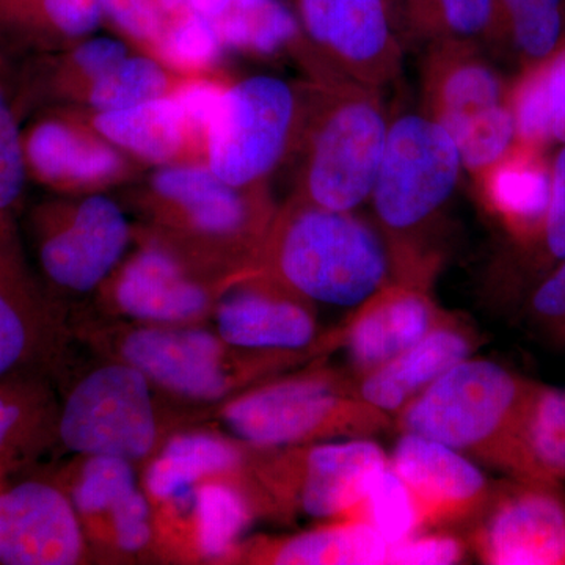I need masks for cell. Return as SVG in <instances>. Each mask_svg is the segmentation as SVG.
I'll return each instance as SVG.
<instances>
[{
  "label": "cell",
  "instance_id": "cell-1",
  "mask_svg": "<svg viewBox=\"0 0 565 565\" xmlns=\"http://www.w3.org/2000/svg\"><path fill=\"white\" fill-rule=\"evenodd\" d=\"M539 388L503 364L468 356L394 416V426L440 441L508 478L545 482L527 446Z\"/></svg>",
  "mask_w": 565,
  "mask_h": 565
},
{
  "label": "cell",
  "instance_id": "cell-2",
  "mask_svg": "<svg viewBox=\"0 0 565 565\" xmlns=\"http://www.w3.org/2000/svg\"><path fill=\"white\" fill-rule=\"evenodd\" d=\"M252 270L311 303L355 310L394 280L392 255L377 226L291 195L277 207Z\"/></svg>",
  "mask_w": 565,
  "mask_h": 565
},
{
  "label": "cell",
  "instance_id": "cell-3",
  "mask_svg": "<svg viewBox=\"0 0 565 565\" xmlns=\"http://www.w3.org/2000/svg\"><path fill=\"white\" fill-rule=\"evenodd\" d=\"M137 182V206L158 228L152 236L228 277L250 269L277 212L267 184L234 188L204 162L158 167Z\"/></svg>",
  "mask_w": 565,
  "mask_h": 565
},
{
  "label": "cell",
  "instance_id": "cell-4",
  "mask_svg": "<svg viewBox=\"0 0 565 565\" xmlns=\"http://www.w3.org/2000/svg\"><path fill=\"white\" fill-rule=\"evenodd\" d=\"M463 163L449 134L426 114L390 122L370 202L392 255L394 280L430 285L438 256L427 234L455 195Z\"/></svg>",
  "mask_w": 565,
  "mask_h": 565
},
{
  "label": "cell",
  "instance_id": "cell-5",
  "mask_svg": "<svg viewBox=\"0 0 565 565\" xmlns=\"http://www.w3.org/2000/svg\"><path fill=\"white\" fill-rule=\"evenodd\" d=\"M390 122L381 92L351 79L307 81L292 196L334 211L367 202Z\"/></svg>",
  "mask_w": 565,
  "mask_h": 565
},
{
  "label": "cell",
  "instance_id": "cell-6",
  "mask_svg": "<svg viewBox=\"0 0 565 565\" xmlns=\"http://www.w3.org/2000/svg\"><path fill=\"white\" fill-rule=\"evenodd\" d=\"M222 423L256 449L373 438L394 418L367 404L351 374L318 370L256 386L223 407Z\"/></svg>",
  "mask_w": 565,
  "mask_h": 565
},
{
  "label": "cell",
  "instance_id": "cell-7",
  "mask_svg": "<svg viewBox=\"0 0 565 565\" xmlns=\"http://www.w3.org/2000/svg\"><path fill=\"white\" fill-rule=\"evenodd\" d=\"M307 109V82L274 76L228 82L206 136V166L234 188L266 185L292 159Z\"/></svg>",
  "mask_w": 565,
  "mask_h": 565
},
{
  "label": "cell",
  "instance_id": "cell-8",
  "mask_svg": "<svg viewBox=\"0 0 565 565\" xmlns=\"http://www.w3.org/2000/svg\"><path fill=\"white\" fill-rule=\"evenodd\" d=\"M423 85L424 114L449 134L465 170L478 177L514 147L511 95L482 57L478 43L430 41Z\"/></svg>",
  "mask_w": 565,
  "mask_h": 565
},
{
  "label": "cell",
  "instance_id": "cell-9",
  "mask_svg": "<svg viewBox=\"0 0 565 565\" xmlns=\"http://www.w3.org/2000/svg\"><path fill=\"white\" fill-rule=\"evenodd\" d=\"M158 423L150 379L120 360L77 382L58 408L55 435L76 455L136 463L154 451Z\"/></svg>",
  "mask_w": 565,
  "mask_h": 565
},
{
  "label": "cell",
  "instance_id": "cell-10",
  "mask_svg": "<svg viewBox=\"0 0 565 565\" xmlns=\"http://www.w3.org/2000/svg\"><path fill=\"white\" fill-rule=\"evenodd\" d=\"M255 475L266 497L318 520H343L355 511L390 457L373 438L264 449Z\"/></svg>",
  "mask_w": 565,
  "mask_h": 565
},
{
  "label": "cell",
  "instance_id": "cell-11",
  "mask_svg": "<svg viewBox=\"0 0 565 565\" xmlns=\"http://www.w3.org/2000/svg\"><path fill=\"white\" fill-rule=\"evenodd\" d=\"M31 223L44 277L70 294L106 282L132 239L125 211L107 193L47 200L32 211Z\"/></svg>",
  "mask_w": 565,
  "mask_h": 565
},
{
  "label": "cell",
  "instance_id": "cell-12",
  "mask_svg": "<svg viewBox=\"0 0 565 565\" xmlns=\"http://www.w3.org/2000/svg\"><path fill=\"white\" fill-rule=\"evenodd\" d=\"M122 362L132 364L151 384L177 396L195 401H217L270 363L296 355L255 353L237 363L236 353L217 333L188 326L137 327L118 343Z\"/></svg>",
  "mask_w": 565,
  "mask_h": 565
},
{
  "label": "cell",
  "instance_id": "cell-13",
  "mask_svg": "<svg viewBox=\"0 0 565 565\" xmlns=\"http://www.w3.org/2000/svg\"><path fill=\"white\" fill-rule=\"evenodd\" d=\"M292 6L330 77L379 92L399 77L403 44L388 0H292Z\"/></svg>",
  "mask_w": 565,
  "mask_h": 565
},
{
  "label": "cell",
  "instance_id": "cell-14",
  "mask_svg": "<svg viewBox=\"0 0 565 565\" xmlns=\"http://www.w3.org/2000/svg\"><path fill=\"white\" fill-rule=\"evenodd\" d=\"M29 178L65 196L107 193L143 166L99 136L73 107H44L24 129Z\"/></svg>",
  "mask_w": 565,
  "mask_h": 565
},
{
  "label": "cell",
  "instance_id": "cell-15",
  "mask_svg": "<svg viewBox=\"0 0 565 565\" xmlns=\"http://www.w3.org/2000/svg\"><path fill=\"white\" fill-rule=\"evenodd\" d=\"M559 487L511 478L494 486L468 541L481 563L565 564V498Z\"/></svg>",
  "mask_w": 565,
  "mask_h": 565
},
{
  "label": "cell",
  "instance_id": "cell-16",
  "mask_svg": "<svg viewBox=\"0 0 565 565\" xmlns=\"http://www.w3.org/2000/svg\"><path fill=\"white\" fill-rule=\"evenodd\" d=\"M313 305L267 275L245 270L223 288L215 327L241 351L302 355L319 341Z\"/></svg>",
  "mask_w": 565,
  "mask_h": 565
},
{
  "label": "cell",
  "instance_id": "cell-17",
  "mask_svg": "<svg viewBox=\"0 0 565 565\" xmlns=\"http://www.w3.org/2000/svg\"><path fill=\"white\" fill-rule=\"evenodd\" d=\"M390 465L415 498L426 531L473 525L493 494L475 460L423 435L401 433Z\"/></svg>",
  "mask_w": 565,
  "mask_h": 565
},
{
  "label": "cell",
  "instance_id": "cell-18",
  "mask_svg": "<svg viewBox=\"0 0 565 565\" xmlns=\"http://www.w3.org/2000/svg\"><path fill=\"white\" fill-rule=\"evenodd\" d=\"M84 550L79 514L61 487L40 479L0 486V564L73 565Z\"/></svg>",
  "mask_w": 565,
  "mask_h": 565
},
{
  "label": "cell",
  "instance_id": "cell-19",
  "mask_svg": "<svg viewBox=\"0 0 565 565\" xmlns=\"http://www.w3.org/2000/svg\"><path fill=\"white\" fill-rule=\"evenodd\" d=\"M172 245L156 236L134 253L110 281L111 299L121 313L154 326H188L211 307V289Z\"/></svg>",
  "mask_w": 565,
  "mask_h": 565
},
{
  "label": "cell",
  "instance_id": "cell-20",
  "mask_svg": "<svg viewBox=\"0 0 565 565\" xmlns=\"http://www.w3.org/2000/svg\"><path fill=\"white\" fill-rule=\"evenodd\" d=\"M62 345V323L22 255L20 237L0 241V382L36 375Z\"/></svg>",
  "mask_w": 565,
  "mask_h": 565
},
{
  "label": "cell",
  "instance_id": "cell-21",
  "mask_svg": "<svg viewBox=\"0 0 565 565\" xmlns=\"http://www.w3.org/2000/svg\"><path fill=\"white\" fill-rule=\"evenodd\" d=\"M449 316L435 302L429 286L393 280L352 310L337 332V345L348 352L352 377H360L418 343Z\"/></svg>",
  "mask_w": 565,
  "mask_h": 565
},
{
  "label": "cell",
  "instance_id": "cell-22",
  "mask_svg": "<svg viewBox=\"0 0 565 565\" xmlns=\"http://www.w3.org/2000/svg\"><path fill=\"white\" fill-rule=\"evenodd\" d=\"M478 343V333L451 315L388 363L353 379V388L394 418L452 366L473 356Z\"/></svg>",
  "mask_w": 565,
  "mask_h": 565
},
{
  "label": "cell",
  "instance_id": "cell-23",
  "mask_svg": "<svg viewBox=\"0 0 565 565\" xmlns=\"http://www.w3.org/2000/svg\"><path fill=\"white\" fill-rule=\"evenodd\" d=\"M76 110L99 136L143 167L206 163V143L172 95L120 110Z\"/></svg>",
  "mask_w": 565,
  "mask_h": 565
},
{
  "label": "cell",
  "instance_id": "cell-24",
  "mask_svg": "<svg viewBox=\"0 0 565 565\" xmlns=\"http://www.w3.org/2000/svg\"><path fill=\"white\" fill-rule=\"evenodd\" d=\"M132 51L118 36L90 35L62 51L20 57L29 114L44 107L79 106L88 88Z\"/></svg>",
  "mask_w": 565,
  "mask_h": 565
},
{
  "label": "cell",
  "instance_id": "cell-25",
  "mask_svg": "<svg viewBox=\"0 0 565 565\" xmlns=\"http://www.w3.org/2000/svg\"><path fill=\"white\" fill-rule=\"evenodd\" d=\"M482 199L504 228L522 243L544 233L552 170L539 148L515 141L503 158L479 173Z\"/></svg>",
  "mask_w": 565,
  "mask_h": 565
},
{
  "label": "cell",
  "instance_id": "cell-26",
  "mask_svg": "<svg viewBox=\"0 0 565 565\" xmlns=\"http://www.w3.org/2000/svg\"><path fill=\"white\" fill-rule=\"evenodd\" d=\"M102 24L99 0H0V51L13 57L62 51Z\"/></svg>",
  "mask_w": 565,
  "mask_h": 565
},
{
  "label": "cell",
  "instance_id": "cell-27",
  "mask_svg": "<svg viewBox=\"0 0 565 565\" xmlns=\"http://www.w3.org/2000/svg\"><path fill=\"white\" fill-rule=\"evenodd\" d=\"M210 22L225 51L259 57L289 54L308 74L318 66L296 13L282 0H232L225 13Z\"/></svg>",
  "mask_w": 565,
  "mask_h": 565
},
{
  "label": "cell",
  "instance_id": "cell-28",
  "mask_svg": "<svg viewBox=\"0 0 565 565\" xmlns=\"http://www.w3.org/2000/svg\"><path fill=\"white\" fill-rule=\"evenodd\" d=\"M384 537L359 520H330L292 537L264 541L252 559L278 565H381L388 559Z\"/></svg>",
  "mask_w": 565,
  "mask_h": 565
},
{
  "label": "cell",
  "instance_id": "cell-29",
  "mask_svg": "<svg viewBox=\"0 0 565 565\" xmlns=\"http://www.w3.org/2000/svg\"><path fill=\"white\" fill-rule=\"evenodd\" d=\"M243 452L225 438L210 434L174 435L150 463L147 489L156 500L181 501L211 478L237 473Z\"/></svg>",
  "mask_w": 565,
  "mask_h": 565
},
{
  "label": "cell",
  "instance_id": "cell-30",
  "mask_svg": "<svg viewBox=\"0 0 565 565\" xmlns=\"http://www.w3.org/2000/svg\"><path fill=\"white\" fill-rule=\"evenodd\" d=\"M58 408L36 375L0 382V479L51 444Z\"/></svg>",
  "mask_w": 565,
  "mask_h": 565
},
{
  "label": "cell",
  "instance_id": "cell-31",
  "mask_svg": "<svg viewBox=\"0 0 565 565\" xmlns=\"http://www.w3.org/2000/svg\"><path fill=\"white\" fill-rule=\"evenodd\" d=\"M20 76V57L0 51V241L18 239L29 170L24 120L29 117Z\"/></svg>",
  "mask_w": 565,
  "mask_h": 565
},
{
  "label": "cell",
  "instance_id": "cell-32",
  "mask_svg": "<svg viewBox=\"0 0 565 565\" xmlns=\"http://www.w3.org/2000/svg\"><path fill=\"white\" fill-rule=\"evenodd\" d=\"M103 24L134 51L158 57L196 17L189 0H99Z\"/></svg>",
  "mask_w": 565,
  "mask_h": 565
},
{
  "label": "cell",
  "instance_id": "cell-33",
  "mask_svg": "<svg viewBox=\"0 0 565 565\" xmlns=\"http://www.w3.org/2000/svg\"><path fill=\"white\" fill-rule=\"evenodd\" d=\"M185 76L151 55L134 51L95 82L74 109L109 111L172 95Z\"/></svg>",
  "mask_w": 565,
  "mask_h": 565
},
{
  "label": "cell",
  "instance_id": "cell-34",
  "mask_svg": "<svg viewBox=\"0 0 565 565\" xmlns=\"http://www.w3.org/2000/svg\"><path fill=\"white\" fill-rule=\"evenodd\" d=\"M193 494L200 552L210 559L230 555L250 523V500L237 486L218 478L202 482Z\"/></svg>",
  "mask_w": 565,
  "mask_h": 565
},
{
  "label": "cell",
  "instance_id": "cell-35",
  "mask_svg": "<svg viewBox=\"0 0 565 565\" xmlns=\"http://www.w3.org/2000/svg\"><path fill=\"white\" fill-rule=\"evenodd\" d=\"M348 520H359L377 531L390 546L423 533L415 498L399 475L386 465Z\"/></svg>",
  "mask_w": 565,
  "mask_h": 565
},
{
  "label": "cell",
  "instance_id": "cell-36",
  "mask_svg": "<svg viewBox=\"0 0 565 565\" xmlns=\"http://www.w3.org/2000/svg\"><path fill=\"white\" fill-rule=\"evenodd\" d=\"M527 446L545 482L565 481V390L541 384L531 411Z\"/></svg>",
  "mask_w": 565,
  "mask_h": 565
},
{
  "label": "cell",
  "instance_id": "cell-37",
  "mask_svg": "<svg viewBox=\"0 0 565 565\" xmlns=\"http://www.w3.org/2000/svg\"><path fill=\"white\" fill-rule=\"evenodd\" d=\"M137 489L132 462L120 457L92 456L77 476L71 500L79 515H110Z\"/></svg>",
  "mask_w": 565,
  "mask_h": 565
},
{
  "label": "cell",
  "instance_id": "cell-38",
  "mask_svg": "<svg viewBox=\"0 0 565 565\" xmlns=\"http://www.w3.org/2000/svg\"><path fill=\"white\" fill-rule=\"evenodd\" d=\"M509 33L527 57L542 61L556 50L563 32V0H500Z\"/></svg>",
  "mask_w": 565,
  "mask_h": 565
},
{
  "label": "cell",
  "instance_id": "cell-39",
  "mask_svg": "<svg viewBox=\"0 0 565 565\" xmlns=\"http://www.w3.org/2000/svg\"><path fill=\"white\" fill-rule=\"evenodd\" d=\"M440 39L478 44L511 35L500 0H440Z\"/></svg>",
  "mask_w": 565,
  "mask_h": 565
},
{
  "label": "cell",
  "instance_id": "cell-40",
  "mask_svg": "<svg viewBox=\"0 0 565 565\" xmlns=\"http://www.w3.org/2000/svg\"><path fill=\"white\" fill-rule=\"evenodd\" d=\"M468 544L446 530L438 533L415 534L414 537L390 546L386 564L399 565H452L462 563Z\"/></svg>",
  "mask_w": 565,
  "mask_h": 565
},
{
  "label": "cell",
  "instance_id": "cell-41",
  "mask_svg": "<svg viewBox=\"0 0 565 565\" xmlns=\"http://www.w3.org/2000/svg\"><path fill=\"white\" fill-rule=\"evenodd\" d=\"M115 544L126 553H137L151 541L150 501L140 492L129 494L110 512Z\"/></svg>",
  "mask_w": 565,
  "mask_h": 565
},
{
  "label": "cell",
  "instance_id": "cell-42",
  "mask_svg": "<svg viewBox=\"0 0 565 565\" xmlns=\"http://www.w3.org/2000/svg\"><path fill=\"white\" fill-rule=\"evenodd\" d=\"M531 319L550 340L565 343V259L535 289Z\"/></svg>",
  "mask_w": 565,
  "mask_h": 565
},
{
  "label": "cell",
  "instance_id": "cell-43",
  "mask_svg": "<svg viewBox=\"0 0 565 565\" xmlns=\"http://www.w3.org/2000/svg\"><path fill=\"white\" fill-rule=\"evenodd\" d=\"M397 32L415 40L440 39V0H392Z\"/></svg>",
  "mask_w": 565,
  "mask_h": 565
},
{
  "label": "cell",
  "instance_id": "cell-44",
  "mask_svg": "<svg viewBox=\"0 0 565 565\" xmlns=\"http://www.w3.org/2000/svg\"><path fill=\"white\" fill-rule=\"evenodd\" d=\"M546 248L553 258L565 259V148L552 169V193L544 225Z\"/></svg>",
  "mask_w": 565,
  "mask_h": 565
},
{
  "label": "cell",
  "instance_id": "cell-45",
  "mask_svg": "<svg viewBox=\"0 0 565 565\" xmlns=\"http://www.w3.org/2000/svg\"><path fill=\"white\" fill-rule=\"evenodd\" d=\"M553 140L565 143V47L541 63Z\"/></svg>",
  "mask_w": 565,
  "mask_h": 565
},
{
  "label": "cell",
  "instance_id": "cell-46",
  "mask_svg": "<svg viewBox=\"0 0 565 565\" xmlns=\"http://www.w3.org/2000/svg\"><path fill=\"white\" fill-rule=\"evenodd\" d=\"M192 10L207 21L217 20L228 9L232 0H189Z\"/></svg>",
  "mask_w": 565,
  "mask_h": 565
},
{
  "label": "cell",
  "instance_id": "cell-47",
  "mask_svg": "<svg viewBox=\"0 0 565 565\" xmlns=\"http://www.w3.org/2000/svg\"><path fill=\"white\" fill-rule=\"evenodd\" d=\"M388 2H390V7H392V0H388ZM393 18H394V17H393Z\"/></svg>",
  "mask_w": 565,
  "mask_h": 565
}]
</instances>
